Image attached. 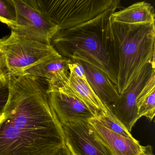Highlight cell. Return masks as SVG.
Segmentation results:
<instances>
[{"instance_id":"obj_18","label":"cell","mask_w":155,"mask_h":155,"mask_svg":"<svg viewBox=\"0 0 155 155\" xmlns=\"http://www.w3.org/2000/svg\"><path fill=\"white\" fill-rule=\"evenodd\" d=\"M10 94L8 74L0 76V117L3 114Z\"/></svg>"},{"instance_id":"obj_16","label":"cell","mask_w":155,"mask_h":155,"mask_svg":"<svg viewBox=\"0 0 155 155\" xmlns=\"http://www.w3.org/2000/svg\"><path fill=\"white\" fill-rule=\"evenodd\" d=\"M95 118L105 127L111 131L130 139H134L131 133L113 115L111 111L106 114L98 115Z\"/></svg>"},{"instance_id":"obj_4","label":"cell","mask_w":155,"mask_h":155,"mask_svg":"<svg viewBox=\"0 0 155 155\" xmlns=\"http://www.w3.org/2000/svg\"><path fill=\"white\" fill-rule=\"evenodd\" d=\"M0 49L9 74H22L43 62L62 57L52 45L28 39L12 31L0 39Z\"/></svg>"},{"instance_id":"obj_11","label":"cell","mask_w":155,"mask_h":155,"mask_svg":"<svg viewBox=\"0 0 155 155\" xmlns=\"http://www.w3.org/2000/svg\"><path fill=\"white\" fill-rule=\"evenodd\" d=\"M94 132L113 155H139L143 146L138 141L116 134L102 125L95 117L89 119Z\"/></svg>"},{"instance_id":"obj_24","label":"cell","mask_w":155,"mask_h":155,"mask_svg":"<svg viewBox=\"0 0 155 155\" xmlns=\"http://www.w3.org/2000/svg\"><path fill=\"white\" fill-rule=\"evenodd\" d=\"M120 2H121V0H115L114 2L112 8V10L113 12H115L116 9H120L122 7Z\"/></svg>"},{"instance_id":"obj_9","label":"cell","mask_w":155,"mask_h":155,"mask_svg":"<svg viewBox=\"0 0 155 155\" xmlns=\"http://www.w3.org/2000/svg\"><path fill=\"white\" fill-rule=\"evenodd\" d=\"M50 106L60 123L88 121L98 115L73 91L69 84L48 94Z\"/></svg>"},{"instance_id":"obj_23","label":"cell","mask_w":155,"mask_h":155,"mask_svg":"<svg viewBox=\"0 0 155 155\" xmlns=\"http://www.w3.org/2000/svg\"><path fill=\"white\" fill-rule=\"evenodd\" d=\"M153 148L151 146L143 147V151L139 155H154L153 153Z\"/></svg>"},{"instance_id":"obj_21","label":"cell","mask_w":155,"mask_h":155,"mask_svg":"<svg viewBox=\"0 0 155 155\" xmlns=\"http://www.w3.org/2000/svg\"><path fill=\"white\" fill-rule=\"evenodd\" d=\"M50 155H73L66 145L57 149Z\"/></svg>"},{"instance_id":"obj_7","label":"cell","mask_w":155,"mask_h":155,"mask_svg":"<svg viewBox=\"0 0 155 155\" xmlns=\"http://www.w3.org/2000/svg\"><path fill=\"white\" fill-rule=\"evenodd\" d=\"M61 124L66 145L73 155H113L97 138L88 121Z\"/></svg>"},{"instance_id":"obj_15","label":"cell","mask_w":155,"mask_h":155,"mask_svg":"<svg viewBox=\"0 0 155 155\" xmlns=\"http://www.w3.org/2000/svg\"><path fill=\"white\" fill-rule=\"evenodd\" d=\"M138 117H145L152 121L155 114V72L153 73L142 91L136 102Z\"/></svg>"},{"instance_id":"obj_12","label":"cell","mask_w":155,"mask_h":155,"mask_svg":"<svg viewBox=\"0 0 155 155\" xmlns=\"http://www.w3.org/2000/svg\"><path fill=\"white\" fill-rule=\"evenodd\" d=\"M81 62L89 85L100 100L109 108L120 96L117 86L102 70L87 63Z\"/></svg>"},{"instance_id":"obj_8","label":"cell","mask_w":155,"mask_h":155,"mask_svg":"<svg viewBox=\"0 0 155 155\" xmlns=\"http://www.w3.org/2000/svg\"><path fill=\"white\" fill-rule=\"evenodd\" d=\"M154 72L155 61L147 63L117 100L109 107L111 113L130 133L140 118L136 107L138 95Z\"/></svg>"},{"instance_id":"obj_1","label":"cell","mask_w":155,"mask_h":155,"mask_svg":"<svg viewBox=\"0 0 155 155\" xmlns=\"http://www.w3.org/2000/svg\"><path fill=\"white\" fill-rule=\"evenodd\" d=\"M10 94L0 124V155H50L66 145L62 124L37 78L8 74Z\"/></svg>"},{"instance_id":"obj_17","label":"cell","mask_w":155,"mask_h":155,"mask_svg":"<svg viewBox=\"0 0 155 155\" xmlns=\"http://www.w3.org/2000/svg\"><path fill=\"white\" fill-rule=\"evenodd\" d=\"M0 21L9 28L16 24V8L14 0H0Z\"/></svg>"},{"instance_id":"obj_20","label":"cell","mask_w":155,"mask_h":155,"mask_svg":"<svg viewBox=\"0 0 155 155\" xmlns=\"http://www.w3.org/2000/svg\"><path fill=\"white\" fill-rule=\"evenodd\" d=\"M8 73L4 55L0 49V76L6 75Z\"/></svg>"},{"instance_id":"obj_19","label":"cell","mask_w":155,"mask_h":155,"mask_svg":"<svg viewBox=\"0 0 155 155\" xmlns=\"http://www.w3.org/2000/svg\"><path fill=\"white\" fill-rule=\"evenodd\" d=\"M69 71H72L79 78L87 82L84 69L81 61L72 60V62L69 64Z\"/></svg>"},{"instance_id":"obj_3","label":"cell","mask_w":155,"mask_h":155,"mask_svg":"<svg viewBox=\"0 0 155 155\" xmlns=\"http://www.w3.org/2000/svg\"><path fill=\"white\" fill-rule=\"evenodd\" d=\"M113 43L112 65L121 94L145 66L155 61V22L128 24L110 16Z\"/></svg>"},{"instance_id":"obj_22","label":"cell","mask_w":155,"mask_h":155,"mask_svg":"<svg viewBox=\"0 0 155 155\" xmlns=\"http://www.w3.org/2000/svg\"><path fill=\"white\" fill-rule=\"evenodd\" d=\"M22 1L33 8L34 9L40 11L37 0H22Z\"/></svg>"},{"instance_id":"obj_14","label":"cell","mask_w":155,"mask_h":155,"mask_svg":"<svg viewBox=\"0 0 155 155\" xmlns=\"http://www.w3.org/2000/svg\"><path fill=\"white\" fill-rule=\"evenodd\" d=\"M69 84L73 91L85 103L99 115L110 110L96 94L88 82L84 81L70 71Z\"/></svg>"},{"instance_id":"obj_6","label":"cell","mask_w":155,"mask_h":155,"mask_svg":"<svg viewBox=\"0 0 155 155\" xmlns=\"http://www.w3.org/2000/svg\"><path fill=\"white\" fill-rule=\"evenodd\" d=\"M16 8V24L12 31L28 39L51 45L59 26L44 13L37 11L22 0H14Z\"/></svg>"},{"instance_id":"obj_2","label":"cell","mask_w":155,"mask_h":155,"mask_svg":"<svg viewBox=\"0 0 155 155\" xmlns=\"http://www.w3.org/2000/svg\"><path fill=\"white\" fill-rule=\"evenodd\" d=\"M112 9L73 27L59 30L51 44L62 57L92 64L104 72L117 86L110 59Z\"/></svg>"},{"instance_id":"obj_10","label":"cell","mask_w":155,"mask_h":155,"mask_svg":"<svg viewBox=\"0 0 155 155\" xmlns=\"http://www.w3.org/2000/svg\"><path fill=\"white\" fill-rule=\"evenodd\" d=\"M72 60L61 57L48 60L31 67L23 74L42 78L47 83V94L69 84V64Z\"/></svg>"},{"instance_id":"obj_13","label":"cell","mask_w":155,"mask_h":155,"mask_svg":"<svg viewBox=\"0 0 155 155\" xmlns=\"http://www.w3.org/2000/svg\"><path fill=\"white\" fill-rule=\"evenodd\" d=\"M153 6L146 2L135 3L127 8L112 13L113 21L128 24L145 23L155 22Z\"/></svg>"},{"instance_id":"obj_5","label":"cell","mask_w":155,"mask_h":155,"mask_svg":"<svg viewBox=\"0 0 155 155\" xmlns=\"http://www.w3.org/2000/svg\"><path fill=\"white\" fill-rule=\"evenodd\" d=\"M39 10L59 30L73 27L112 9L115 0H37Z\"/></svg>"}]
</instances>
